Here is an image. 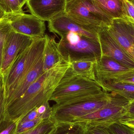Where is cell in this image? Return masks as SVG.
<instances>
[{"mask_svg":"<svg viewBox=\"0 0 134 134\" xmlns=\"http://www.w3.org/2000/svg\"><path fill=\"white\" fill-rule=\"evenodd\" d=\"M71 64L70 61L63 58L43 72L20 98L7 105V113L10 119L19 122L32 109L48 102Z\"/></svg>","mask_w":134,"mask_h":134,"instance_id":"obj_1","label":"cell"},{"mask_svg":"<svg viewBox=\"0 0 134 134\" xmlns=\"http://www.w3.org/2000/svg\"><path fill=\"white\" fill-rule=\"evenodd\" d=\"M111 98V92L104 91L98 94L55 104L52 107L51 118L57 124L76 122L82 117L103 108Z\"/></svg>","mask_w":134,"mask_h":134,"instance_id":"obj_2","label":"cell"},{"mask_svg":"<svg viewBox=\"0 0 134 134\" xmlns=\"http://www.w3.org/2000/svg\"><path fill=\"white\" fill-rule=\"evenodd\" d=\"M44 37L34 38L29 46L19 55L2 75L5 99L10 96L35 62L43 55Z\"/></svg>","mask_w":134,"mask_h":134,"instance_id":"obj_3","label":"cell"},{"mask_svg":"<svg viewBox=\"0 0 134 134\" xmlns=\"http://www.w3.org/2000/svg\"><path fill=\"white\" fill-rule=\"evenodd\" d=\"M59 47L63 59L72 62L97 60L102 57L99 40L91 39L77 33L70 32L62 36Z\"/></svg>","mask_w":134,"mask_h":134,"instance_id":"obj_4","label":"cell"},{"mask_svg":"<svg viewBox=\"0 0 134 134\" xmlns=\"http://www.w3.org/2000/svg\"><path fill=\"white\" fill-rule=\"evenodd\" d=\"M65 13L76 23L98 32L113 19L94 0H66Z\"/></svg>","mask_w":134,"mask_h":134,"instance_id":"obj_5","label":"cell"},{"mask_svg":"<svg viewBox=\"0 0 134 134\" xmlns=\"http://www.w3.org/2000/svg\"><path fill=\"white\" fill-rule=\"evenodd\" d=\"M104 91L97 81L72 75L67 71L49 100L60 104L85 96L98 94Z\"/></svg>","mask_w":134,"mask_h":134,"instance_id":"obj_6","label":"cell"},{"mask_svg":"<svg viewBox=\"0 0 134 134\" xmlns=\"http://www.w3.org/2000/svg\"><path fill=\"white\" fill-rule=\"evenodd\" d=\"M112 98L103 108L82 117L76 122L83 123L88 127H108L119 122L126 113L130 100L117 93L110 92Z\"/></svg>","mask_w":134,"mask_h":134,"instance_id":"obj_7","label":"cell"},{"mask_svg":"<svg viewBox=\"0 0 134 134\" xmlns=\"http://www.w3.org/2000/svg\"><path fill=\"white\" fill-rule=\"evenodd\" d=\"M34 39L12 30L3 46L1 74L3 75L7 71L17 57L30 45Z\"/></svg>","mask_w":134,"mask_h":134,"instance_id":"obj_8","label":"cell"},{"mask_svg":"<svg viewBox=\"0 0 134 134\" xmlns=\"http://www.w3.org/2000/svg\"><path fill=\"white\" fill-rule=\"evenodd\" d=\"M9 16L11 28L15 32L33 38L44 37L46 30L45 21L24 12Z\"/></svg>","mask_w":134,"mask_h":134,"instance_id":"obj_9","label":"cell"},{"mask_svg":"<svg viewBox=\"0 0 134 134\" xmlns=\"http://www.w3.org/2000/svg\"><path fill=\"white\" fill-rule=\"evenodd\" d=\"M106 28L120 47L134 61V24L122 19H113Z\"/></svg>","mask_w":134,"mask_h":134,"instance_id":"obj_10","label":"cell"},{"mask_svg":"<svg viewBox=\"0 0 134 134\" xmlns=\"http://www.w3.org/2000/svg\"><path fill=\"white\" fill-rule=\"evenodd\" d=\"M98 35L102 57H109L129 68L134 69V60L109 33L106 26L100 29Z\"/></svg>","mask_w":134,"mask_h":134,"instance_id":"obj_11","label":"cell"},{"mask_svg":"<svg viewBox=\"0 0 134 134\" xmlns=\"http://www.w3.org/2000/svg\"><path fill=\"white\" fill-rule=\"evenodd\" d=\"M49 32L61 37L70 32H75L91 39L98 40V31L81 26L76 23L65 12L48 21Z\"/></svg>","mask_w":134,"mask_h":134,"instance_id":"obj_12","label":"cell"},{"mask_svg":"<svg viewBox=\"0 0 134 134\" xmlns=\"http://www.w3.org/2000/svg\"><path fill=\"white\" fill-rule=\"evenodd\" d=\"M66 0H27L26 6L31 14L49 21L65 12Z\"/></svg>","mask_w":134,"mask_h":134,"instance_id":"obj_13","label":"cell"},{"mask_svg":"<svg viewBox=\"0 0 134 134\" xmlns=\"http://www.w3.org/2000/svg\"><path fill=\"white\" fill-rule=\"evenodd\" d=\"M43 55L32 66L10 96L5 99L6 106L20 98L29 87L44 72L43 70Z\"/></svg>","mask_w":134,"mask_h":134,"instance_id":"obj_14","label":"cell"},{"mask_svg":"<svg viewBox=\"0 0 134 134\" xmlns=\"http://www.w3.org/2000/svg\"><path fill=\"white\" fill-rule=\"evenodd\" d=\"M130 69L115 60L105 56H102L96 60L94 65L97 82L111 79L115 75Z\"/></svg>","mask_w":134,"mask_h":134,"instance_id":"obj_15","label":"cell"},{"mask_svg":"<svg viewBox=\"0 0 134 134\" xmlns=\"http://www.w3.org/2000/svg\"><path fill=\"white\" fill-rule=\"evenodd\" d=\"M44 37L45 46L43 53V70L45 72L59 63L63 57L59 49V44L56 41L55 37L45 34Z\"/></svg>","mask_w":134,"mask_h":134,"instance_id":"obj_16","label":"cell"},{"mask_svg":"<svg viewBox=\"0 0 134 134\" xmlns=\"http://www.w3.org/2000/svg\"><path fill=\"white\" fill-rule=\"evenodd\" d=\"M97 82L104 91L117 93L130 101L134 100V84L120 82L111 79L99 80Z\"/></svg>","mask_w":134,"mask_h":134,"instance_id":"obj_17","label":"cell"},{"mask_svg":"<svg viewBox=\"0 0 134 134\" xmlns=\"http://www.w3.org/2000/svg\"><path fill=\"white\" fill-rule=\"evenodd\" d=\"M96 61L92 60L73 61L71 62V66L67 71L72 75L80 76L97 81L94 70Z\"/></svg>","mask_w":134,"mask_h":134,"instance_id":"obj_18","label":"cell"},{"mask_svg":"<svg viewBox=\"0 0 134 134\" xmlns=\"http://www.w3.org/2000/svg\"><path fill=\"white\" fill-rule=\"evenodd\" d=\"M94 1L100 8L113 19H122L128 20L124 8L122 0Z\"/></svg>","mask_w":134,"mask_h":134,"instance_id":"obj_19","label":"cell"},{"mask_svg":"<svg viewBox=\"0 0 134 134\" xmlns=\"http://www.w3.org/2000/svg\"><path fill=\"white\" fill-rule=\"evenodd\" d=\"M87 131L88 126L83 123H60L50 134H86Z\"/></svg>","mask_w":134,"mask_h":134,"instance_id":"obj_20","label":"cell"},{"mask_svg":"<svg viewBox=\"0 0 134 134\" xmlns=\"http://www.w3.org/2000/svg\"><path fill=\"white\" fill-rule=\"evenodd\" d=\"M57 124L50 118L43 120L33 129L16 134H50L55 129Z\"/></svg>","mask_w":134,"mask_h":134,"instance_id":"obj_21","label":"cell"},{"mask_svg":"<svg viewBox=\"0 0 134 134\" xmlns=\"http://www.w3.org/2000/svg\"><path fill=\"white\" fill-rule=\"evenodd\" d=\"M0 8L8 16L24 12L19 0H0Z\"/></svg>","mask_w":134,"mask_h":134,"instance_id":"obj_22","label":"cell"},{"mask_svg":"<svg viewBox=\"0 0 134 134\" xmlns=\"http://www.w3.org/2000/svg\"><path fill=\"white\" fill-rule=\"evenodd\" d=\"M9 119L7 113L4 87L3 83L0 87V127L5 121Z\"/></svg>","mask_w":134,"mask_h":134,"instance_id":"obj_23","label":"cell"},{"mask_svg":"<svg viewBox=\"0 0 134 134\" xmlns=\"http://www.w3.org/2000/svg\"><path fill=\"white\" fill-rule=\"evenodd\" d=\"M108 128L112 134H134L133 128L120 122L113 124Z\"/></svg>","mask_w":134,"mask_h":134,"instance_id":"obj_24","label":"cell"},{"mask_svg":"<svg viewBox=\"0 0 134 134\" xmlns=\"http://www.w3.org/2000/svg\"><path fill=\"white\" fill-rule=\"evenodd\" d=\"M109 79L120 82L134 84V69L118 74Z\"/></svg>","mask_w":134,"mask_h":134,"instance_id":"obj_25","label":"cell"},{"mask_svg":"<svg viewBox=\"0 0 134 134\" xmlns=\"http://www.w3.org/2000/svg\"><path fill=\"white\" fill-rule=\"evenodd\" d=\"M44 120V119L40 118L30 121L19 122L16 133H22L33 129Z\"/></svg>","mask_w":134,"mask_h":134,"instance_id":"obj_26","label":"cell"},{"mask_svg":"<svg viewBox=\"0 0 134 134\" xmlns=\"http://www.w3.org/2000/svg\"><path fill=\"white\" fill-rule=\"evenodd\" d=\"M18 123L10 119L5 121L0 127V134H16Z\"/></svg>","mask_w":134,"mask_h":134,"instance_id":"obj_27","label":"cell"},{"mask_svg":"<svg viewBox=\"0 0 134 134\" xmlns=\"http://www.w3.org/2000/svg\"><path fill=\"white\" fill-rule=\"evenodd\" d=\"M124 8L129 22L134 24V4L130 0H122Z\"/></svg>","mask_w":134,"mask_h":134,"instance_id":"obj_28","label":"cell"},{"mask_svg":"<svg viewBox=\"0 0 134 134\" xmlns=\"http://www.w3.org/2000/svg\"><path fill=\"white\" fill-rule=\"evenodd\" d=\"M88 131L91 134H112L108 127H88Z\"/></svg>","mask_w":134,"mask_h":134,"instance_id":"obj_29","label":"cell"},{"mask_svg":"<svg viewBox=\"0 0 134 134\" xmlns=\"http://www.w3.org/2000/svg\"><path fill=\"white\" fill-rule=\"evenodd\" d=\"M134 120V100L130 102L127 106L126 113L120 121Z\"/></svg>","mask_w":134,"mask_h":134,"instance_id":"obj_30","label":"cell"},{"mask_svg":"<svg viewBox=\"0 0 134 134\" xmlns=\"http://www.w3.org/2000/svg\"><path fill=\"white\" fill-rule=\"evenodd\" d=\"M121 123L126 125L131 128L134 129V120H124V121H120Z\"/></svg>","mask_w":134,"mask_h":134,"instance_id":"obj_31","label":"cell"},{"mask_svg":"<svg viewBox=\"0 0 134 134\" xmlns=\"http://www.w3.org/2000/svg\"><path fill=\"white\" fill-rule=\"evenodd\" d=\"M7 16H8V15H6L5 13L0 8V20L6 17Z\"/></svg>","mask_w":134,"mask_h":134,"instance_id":"obj_32","label":"cell"},{"mask_svg":"<svg viewBox=\"0 0 134 134\" xmlns=\"http://www.w3.org/2000/svg\"><path fill=\"white\" fill-rule=\"evenodd\" d=\"M2 55H3V48L0 50V73H1L2 65Z\"/></svg>","mask_w":134,"mask_h":134,"instance_id":"obj_33","label":"cell"},{"mask_svg":"<svg viewBox=\"0 0 134 134\" xmlns=\"http://www.w3.org/2000/svg\"><path fill=\"white\" fill-rule=\"evenodd\" d=\"M27 1V0H19V1L20 2V3L21 4V5H22V7H23L24 5L26 4Z\"/></svg>","mask_w":134,"mask_h":134,"instance_id":"obj_34","label":"cell"},{"mask_svg":"<svg viewBox=\"0 0 134 134\" xmlns=\"http://www.w3.org/2000/svg\"><path fill=\"white\" fill-rule=\"evenodd\" d=\"M3 83V75L1 73H0V87Z\"/></svg>","mask_w":134,"mask_h":134,"instance_id":"obj_35","label":"cell"},{"mask_svg":"<svg viewBox=\"0 0 134 134\" xmlns=\"http://www.w3.org/2000/svg\"><path fill=\"white\" fill-rule=\"evenodd\" d=\"M86 134H91V133L90 132H89V131H87V132Z\"/></svg>","mask_w":134,"mask_h":134,"instance_id":"obj_36","label":"cell"},{"mask_svg":"<svg viewBox=\"0 0 134 134\" xmlns=\"http://www.w3.org/2000/svg\"><path fill=\"white\" fill-rule=\"evenodd\" d=\"M134 4V0H130Z\"/></svg>","mask_w":134,"mask_h":134,"instance_id":"obj_37","label":"cell"},{"mask_svg":"<svg viewBox=\"0 0 134 134\" xmlns=\"http://www.w3.org/2000/svg\"><path fill=\"white\" fill-rule=\"evenodd\" d=\"M1 19L0 20V24H1Z\"/></svg>","mask_w":134,"mask_h":134,"instance_id":"obj_38","label":"cell"},{"mask_svg":"<svg viewBox=\"0 0 134 134\" xmlns=\"http://www.w3.org/2000/svg\"><path fill=\"white\" fill-rule=\"evenodd\" d=\"M133 131L134 132V129H133Z\"/></svg>","mask_w":134,"mask_h":134,"instance_id":"obj_39","label":"cell"}]
</instances>
